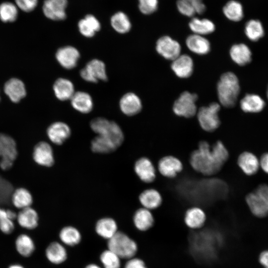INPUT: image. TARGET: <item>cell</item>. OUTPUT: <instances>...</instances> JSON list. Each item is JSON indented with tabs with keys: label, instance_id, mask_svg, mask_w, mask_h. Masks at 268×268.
<instances>
[{
	"label": "cell",
	"instance_id": "cell-1",
	"mask_svg": "<svg viewBox=\"0 0 268 268\" xmlns=\"http://www.w3.org/2000/svg\"><path fill=\"white\" fill-rule=\"evenodd\" d=\"M228 158V151L221 141L217 140L210 146L208 142L202 140L191 153L190 163L198 172L211 176L221 169Z\"/></svg>",
	"mask_w": 268,
	"mask_h": 268
},
{
	"label": "cell",
	"instance_id": "cell-2",
	"mask_svg": "<svg viewBox=\"0 0 268 268\" xmlns=\"http://www.w3.org/2000/svg\"><path fill=\"white\" fill-rule=\"evenodd\" d=\"M185 196L188 199L198 202L214 201L226 197L228 188L225 182L217 179H208L199 182H189L185 187Z\"/></svg>",
	"mask_w": 268,
	"mask_h": 268
},
{
	"label": "cell",
	"instance_id": "cell-3",
	"mask_svg": "<svg viewBox=\"0 0 268 268\" xmlns=\"http://www.w3.org/2000/svg\"><path fill=\"white\" fill-rule=\"evenodd\" d=\"M90 126L97 135L116 149L123 143L124 140V133L116 122L98 117L93 119Z\"/></svg>",
	"mask_w": 268,
	"mask_h": 268
},
{
	"label": "cell",
	"instance_id": "cell-4",
	"mask_svg": "<svg viewBox=\"0 0 268 268\" xmlns=\"http://www.w3.org/2000/svg\"><path fill=\"white\" fill-rule=\"evenodd\" d=\"M218 99L225 107H233L240 92L239 80L236 75L231 72L223 74L217 86Z\"/></svg>",
	"mask_w": 268,
	"mask_h": 268
},
{
	"label": "cell",
	"instance_id": "cell-5",
	"mask_svg": "<svg viewBox=\"0 0 268 268\" xmlns=\"http://www.w3.org/2000/svg\"><path fill=\"white\" fill-rule=\"evenodd\" d=\"M107 247L122 259L128 260L135 257L138 251L136 242L126 233L120 231L108 240Z\"/></svg>",
	"mask_w": 268,
	"mask_h": 268
},
{
	"label": "cell",
	"instance_id": "cell-6",
	"mask_svg": "<svg viewBox=\"0 0 268 268\" xmlns=\"http://www.w3.org/2000/svg\"><path fill=\"white\" fill-rule=\"evenodd\" d=\"M17 154L15 140L6 134L0 133V168L4 171L10 169Z\"/></svg>",
	"mask_w": 268,
	"mask_h": 268
},
{
	"label": "cell",
	"instance_id": "cell-7",
	"mask_svg": "<svg viewBox=\"0 0 268 268\" xmlns=\"http://www.w3.org/2000/svg\"><path fill=\"white\" fill-rule=\"evenodd\" d=\"M220 105L213 102L206 107L199 109L198 119L201 128L206 132H213L219 126L220 121L218 117Z\"/></svg>",
	"mask_w": 268,
	"mask_h": 268
},
{
	"label": "cell",
	"instance_id": "cell-8",
	"mask_svg": "<svg viewBox=\"0 0 268 268\" xmlns=\"http://www.w3.org/2000/svg\"><path fill=\"white\" fill-rule=\"evenodd\" d=\"M197 99L196 94L188 91L183 92L174 102V112L179 116L185 118L194 116L197 111L196 102Z\"/></svg>",
	"mask_w": 268,
	"mask_h": 268
},
{
	"label": "cell",
	"instance_id": "cell-9",
	"mask_svg": "<svg viewBox=\"0 0 268 268\" xmlns=\"http://www.w3.org/2000/svg\"><path fill=\"white\" fill-rule=\"evenodd\" d=\"M81 77L85 81L95 83L99 80L106 81L107 76L104 63L98 59L89 61L80 71Z\"/></svg>",
	"mask_w": 268,
	"mask_h": 268
},
{
	"label": "cell",
	"instance_id": "cell-10",
	"mask_svg": "<svg viewBox=\"0 0 268 268\" xmlns=\"http://www.w3.org/2000/svg\"><path fill=\"white\" fill-rule=\"evenodd\" d=\"M156 49L159 54L164 58L174 60L180 55L179 43L169 36H164L157 40Z\"/></svg>",
	"mask_w": 268,
	"mask_h": 268
},
{
	"label": "cell",
	"instance_id": "cell-11",
	"mask_svg": "<svg viewBox=\"0 0 268 268\" xmlns=\"http://www.w3.org/2000/svg\"><path fill=\"white\" fill-rule=\"evenodd\" d=\"M32 156L34 161L39 165L49 167L54 164L53 148L46 141H40L35 145Z\"/></svg>",
	"mask_w": 268,
	"mask_h": 268
},
{
	"label": "cell",
	"instance_id": "cell-12",
	"mask_svg": "<svg viewBox=\"0 0 268 268\" xmlns=\"http://www.w3.org/2000/svg\"><path fill=\"white\" fill-rule=\"evenodd\" d=\"M183 169V165L180 159L172 156L167 155L162 157L158 163V169L164 177L173 178Z\"/></svg>",
	"mask_w": 268,
	"mask_h": 268
},
{
	"label": "cell",
	"instance_id": "cell-13",
	"mask_svg": "<svg viewBox=\"0 0 268 268\" xmlns=\"http://www.w3.org/2000/svg\"><path fill=\"white\" fill-rule=\"evenodd\" d=\"M67 0H45L43 11L45 15L51 20H62L67 16Z\"/></svg>",
	"mask_w": 268,
	"mask_h": 268
},
{
	"label": "cell",
	"instance_id": "cell-14",
	"mask_svg": "<svg viewBox=\"0 0 268 268\" xmlns=\"http://www.w3.org/2000/svg\"><path fill=\"white\" fill-rule=\"evenodd\" d=\"M56 58L62 67L66 69H70L77 65L80 58V54L75 47L67 46L58 50Z\"/></svg>",
	"mask_w": 268,
	"mask_h": 268
},
{
	"label": "cell",
	"instance_id": "cell-15",
	"mask_svg": "<svg viewBox=\"0 0 268 268\" xmlns=\"http://www.w3.org/2000/svg\"><path fill=\"white\" fill-rule=\"evenodd\" d=\"M47 134L52 142L57 145H61L70 137L71 130L66 123L56 122L48 127Z\"/></svg>",
	"mask_w": 268,
	"mask_h": 268
},
{
	"label": "cell",
	"instance_id": "cell-16",
	"mask_svg": "<svg viewBox=\"0 0 268 268\" xmlns=\"http://www.w3.org/2000/svg\"><path fill=\"white\" fill-rule=\"evenodd\" d=\"M134 170L138 177L143 182L151 183L155 179V168L151 161L147 157L138 159L135 162Z\"/></svg>",
	"mask_w": 268,
	"mask_h": 268
},
{
	"label": "cell",
	"instance_id": "cell-17",
	"mask_svg": "<svg viewBox=\"0 0 268 268\" xmlns=\"http://www.w3.org/2000/svg\"><path fill=\"white\" fill-rule=\"evenodd\" d=\"M45 255L47 260L54 265H60L67 258L66 246L60 242L53 241L46 247Z\"/></svg>",
	"mask_w": 268,
	"mask_h": 268
},
{
	"label": "cell",
	"instance_id": "cell-18",
	"mask_svg": "<svg viewBox=\"0 0 268 268\" xmlns=\"http://www.w3.org/2000/svg\"><path fill=\"white\" fill-rule=\"evenodd\" d=\"M184 220L185 224L188 228L198 230L204 225L206 216L202 209L198 206H193L186 210Z\"/></svg>",
	"mask_w": 268,
	"mask_h": 268
},
{
	"label": "cell",
	"instance_id": "cell-19",
	"mask_svg": "<svg viewBox=\"0 0 268 268\" xmlns=\"http://www.w3.org/2000/svg\"><path fill=\"white\" fill-rule=\"evenodd\" d=\"M16 220L21 227L28 230L36 229L39 224L38 214L31 206L20 209Z\"/></svg>",
	"mask_w": 268,
	"mask_h": 268
},
{
	"label": "cell",
	"instance_id": "cell-20",
	"mask_svg": "<svg viewBox=\"0 0 268 268\" xmlns=\"http://www.w3.org/2000/svg\"><path fill=\"white\" fill-rule=\"evenodd\" d=\"M119 105L122 112L127 116L136 115L142 108V104L139 98L132 92L124 94L120 100Z\"/></svg>",
	"mask_w": 268,
	"mask_h": 268
},
{
	"label": "cell",
	"instance_id": "cell-21",
	"mask_svg": "<svg viewBox=\"0 0 268 268\" xmlns=\"http://www.w3.org/2000/svg\"><path fill=\"white\" fill-rule=\"evenodd\" d=\"M237 163L242 171L248 176L255 174L260 168L259 159L254 154L249 151H244L239 155Z\"/></svg>",
	"mask_w": 268,
	"mask_h": 268
},
{
	"label": "cell",
	"instance_id": "cell-22",
	"mask_svg": "<svg viewBox=\"0 0 268 268\" xmlns=\"http://www.w3.org/2000/svg\"><path fill=\"white\" fill-rule=\"evenodd\" d=\"M193 61L187 55H179L173 60L171 68L176 75L180 78H188L193 71Z\"/></svg>",
	"mask_w": 268,
	"mask_h": 268
},
{
	"label": "cell",
	"instance_id": "cell-23",
	"mask_svg": "<svg viewBox=\"0 0 268 268\" xmlns=\"http://www.w3.org/2000/svg\"><path fill=\"white\" fill-rule=\"evenodd\" d=\"M5 93L14 103L19 102L26 94L23 82L16 78H12L6 82L4 86Z\"/></svg>",
	"mask_w": 268,
	"mask_h": 268
},
{
	"label": "cell",
	"instance_id": "cell-24",
	"mask_svg": "<svg viewBox=\"0 0 268 268\" xmlns=\"http://www.w3.org/2000/svg\"><path fill=\"white\" fill-rule=\"evenodd\" d=\"M95 230L99 236L107 241L119 231L116 221L113 218L108 217L99 219L96 223Z\"/></svg>",
	"mask_w": 268,
	"mask_h": 268
},
{
	"label": "cell",
	"instance_id": "cell-25",
	"mask_svg": "<svg viewBox=\"0 0 268 268\" xmlns=\"http://www.w3.org/2000/svg\"><path fill=\"white\" fill-rule=\"evenodd\" d=\"M133 223L139 231L144 232L150 229L154 224V218L150 210L144 207L137 209L133 215Z\"/></svg>",
	"mask_w": 268,
	"mask_h": 268
},
{
	"label": "cell",
	"instance_id": "cell-26",
	"mask_svg": "<svg viewBox=\"0 0 268 268\" xmlns=\"http://www.w3.org/2000/svg\"><path fill=\"white\" fill-rule=\"evenodd\" d=\"M17 253L23 258H29L34 254L36 245L33 239L29 235L22 233L18 235L14 241Z\"/></svg>",
	"mask_w": 268,
	"mask_h": 268
},
{
	"label": "cell",
	"instance_id": "cell-27",
	"mask_svg": "<svg viewBox=\"0 0 268 268\" xmlns=\"http://www.w3.org/2000/svg\"><path fill=\"white\" fill-rule=\"evenodd\" d=\"M138 198L142 207L150 210L157 208L162 202L160 193L152 188L144 190L140 193Z\"/></svg>",
	"mask_w": 268,
	"mask_h": 268
},
{
	"label": "cell",
	"instance_id": "cell-28",
	"mask_svg": "<svg viewBox=\"0 0 268 268\" xmlns=\"http://www.w3.org/2000/svg\"><path fill=\"white\" fill-rule=\"evenodd\" d=\"M70 100L73 108L80 113H88L93 108L92 97L87 92H75Z\"/></svg>",
	"mask_w": 268,
	"mask_h": 268
},
{
	"label": "cell",
	"instance_id": "cell-29",
	"mask_svg": "<svg viewBox=\"0 0 268 268\" xmlns=\"http://www.w3.org/2000/svg\"><path fill=\"white\" fill-rule=\"evenodd\" d=\"M53 90L56 97L61 101L70 99L75 93L73 83L65 78H59L55 81Z\"/></svg>",
	"mask_w": 268,
	"mask_h": 268
},
{
	"label": "cell",
	"instance_id": "cell-30",
	"mask_svg": "<svg viewBox=\"0 0 268 268\" xmlns=\"http://www.w3.org/2000/svg\"><path fill=\"white\" fill-rule=\"evenodd\" d=\"M186 43L189 49L197 54H206L210 49L209 42L201 35H191L187 37Z\"/></svg>",
	"mask_w": 268,
	"mask_h": 268
},
{
	"label": "cell",
	"instance_id": "cell-31",
	"mask_svg": "<svg viewBox=\"0 0 268 268\" xmlns=\"http://www.w3.org/2000/svg\"><path fill=\"white\" fill-rule=\"evenodd\" d=\"M230 55L235 63L241 66L250 63L252 59L250 48L243 43L233 45L230 50Z\"/></svg>",
	"mask_w": 268,
	"mask_h": 268
},
{
	"label": "cell",
	"instance_id": "cell-32",
	"mask_svg": "<svg viewBox=\"0 0 268 268\" xmlns=\"http://www.w3.org/2000/svg\"><path fill=\"white\" fill-rule=\"evenodd\" d=\"M59 238L60 242L65 246L73 247L80 243L82 235L77 228L68 225L61 229L59 234Z\"/></svg>",
	"mask_w": 268,
	"mask_h": 268
},
{
	"label": "cell",
	"instance_id": "cell-33",
	"mask_svg": "<svg viewBox=\"0 0 268 268\" xmlns=\"http://www.w3.org/2000/svg\"><path fill=\"white\" fill-rule=\"evenodd\" d=\"M265 106L264 100L258 95L247 94L240 101L241 109L246 113H258Z\"/></svg>",
	"mask_w": 268,
	"mask_h": 268
},
{
	"label": "cell",
	"instance_id": "cell-34",
	"mask_svg": "<svg viewBox=\"0 0 268 268\" xmlns=\"http://www.w3.org/2000/svg\"><path fill=\"white\" fill-rule=\"evenodd\" d=\"M78 27L80 33L83 36L90 38L100 30L101 25L94 16L88 14L78 22Z\"/></svg>",
	"mask_w": 268,
	"mask_h": 268
},
{
	"label": "cell",
	"instance_id": "cell-35",
	"mask_svg": "<svg viewBox=\"0 0 268 268\" xmlns=\"http://www.w3.org/2000/svg\"><path fill=\"white\" fill-rule=\"evenodd\" d=\"M10 201L14 207L20 210L31 206L33 197L26 188H18L13 191Z\"/></svg>",
	"mask_w": 268,
	"mask_h": 268
},
{
	"label": "cell",
	"instance_id": "cell-36",
	"mask_svg": "<svg viewBox=\"0 0 268 268\" xmlns=\"http://www.w3.org/2000/svg\"><path fill=\"white\" fill-rule=\"evenodd\" d=\"M246 201L251 212L258 217H264L268 214V210L260 197L255 192L248 194Z\"/></svg>",
	"mask_w": 268,
	"mask_h": 268
},
{
	"label": "cell",
	"instance_id": "cell-37",
	"mask_svg": "<svg viewBox=\"0 0 268 268\" xmlns=\"http://www.w3.org/2000/svg\"><path fill=\"white\" fill-rule=\"evenodd\" d=\"M190 29L195 34L203 35L213 32L215 29L213 22L207 18L193 17L189 23Z\"/></svg>",
	"mask_w": 268,
	"mask_h": 268
},
{
	"label": "cell",
	"instance_id": "cell-38",
	"mask_svg": "<svg viewBox=\"0 0 268 268\" xmlns=\"http://www.w3.org/2000/svg\"><path fill=\"white\" fill-rule=\"evenodd\" d=\"M222 11L225 17L232 21H239L244 16L242 4L235 0H231L227 2L224 5Z\"/></svg>",
	"mask_w": 268,
	"mask_h": 268
},
{
	"label": "cell",
	"instance_id": "cell-39",
	"mask_svg": "<svg viewBox=\"0 0 268 268\" xmlns=\"http://www.w3.org/2000/svg\"><path fill=\"white\" fill-rule=\"evenodd\" d=\"M244 31L248 38L256 42L262 38L264 34V29L261 22L258 19H251L245 25Z\"/></svg>",
	"mask_w": 268,
	"mask_h": 268
},
{
	"label": "cell",
	"instance_id": "cell-40",
	"mask_svg": "<svg viewBox=\"0 0 268 268\" xmlns=\"http://www.w3.org/2000/svg\"><path fill=\"white\" fill-rule=\"evenodd\" d=\"M111 24L116 31L121 34L128 32L132 26L129 17L122 11H119L112 16Z\"/></svg>",
	"mask_w": 268,
	"mask_h": 268
},
{
	"label": "cell",
	"instance_id": "cell-41",
	"mask_svg": "<svg viewBox=\"0 0 268 268\" xmlns=\"http://www.w3.org/2000/svg\"><path fill=\"white\" fill-rule=\"evenodd\" d=\"M100 261L103 268H121L122 259L115 252L107 248L100 255Z\"/></svg>",
	"mask_w": 268,
	"mask_h": 268
},
{
	"label": "cell",
	"instance_id": "cell-42",
	"mask_svg": "<svg viewBox=\"0 0 268 268\" xmlns=\"http://www.w3.org/2000/svg\"><path fill=\"white\" fill-rule=\"evenodd\" d=\"M18 15L16 6L10 2H4L0 4V19L4 22L14 21Z\"/></svg>",
	"mask_w": 268,
	"mask_h": 268
},
{
	"label": "cell",
	"instance_id": "cell-43",
	"mask_svg": "<svg viewBox=\"0 0 268 268\" xmlns=\"http://www.w3.org/2000/svg\"><path fill=\"white\" fill-rule=\"evenodd\" d=\"M15 229L14 221L8 216L6 209L0 206V231L5 235L13 233Z\"/></svg>",
	"mask_w": 268,
	"mask_h": 268
},
{
	"label": "cell",
	"instance_id": "cell-44",
	"mask_svg": "<svg viewBox=\"0 0 268 268\" xmlns=\"http://www.w3.org/2000/svg\"><path fill=\"white\" fill-rule=\"evenodd\" d=\"M13 191L10 182L0 176V204L9 202Z\"/></svg>",
	"mask_w": 268,
	"mask_h": 268
},
{
	"label": "cell",
	"instance_id": "cell-45",
	"mask_svg": "<svg viewBox=\"0 0 268 268\" xmlns=\"http://www.w3.org/2000/svg\"><path fill=\"white\" fill-rule=\"evenodd\" d=\"M158 0H138V7L144 14H150L154 12L158 8Z\"/></svg>",
	"mask_w": 268,
	"mask_h": 268
},
{
	"label": "cell",
	"instance_id": "cell-46",
	"mask_svg": "<svg viewBox=\"0 0 268 268\" xmlns=\"http://www.w3.org/2000/svg\"><path fill=\"white\" fill-rule=\"evenodd\" d=\"M176 6L179 12L185 16L192 17L196 14L194 9L185 0H178Z\"/></svg>",
	"mask_w": 268,
	"mask_h": 268
},
{
	"label": "cell",
	"instance_id": "cell-47",
	"mask_svg": "<svg viewBox=\"0 0 268 268\" xmlns=\"http://www.w3.org/2000/svg\"><path fill=\"white\" fill-rule=\"evenodd\" d=\"M17 6L22 11L30 12L36 7L38 0H15Z\"/></svg>",
	"mask_w": 268,
	"mask_h": 268
},
{
	"label": "cell",
	"instance_id": "cell-48",
	"mask_svg": "<svg viewBox=\"0 0 268 268\" xmlns=\"http://www.w3.org/2000/svg\"><path fill=\"white\" fill-rule=\"evenodd\" d=\"M124 268H147V267L142 259L135 256L127 260Z\"/></svg>",
	"mask_w": 268,
	"mask_h": 268
},
{
	"label": "cell",
	"instance_id": "cell-49",
	"mask_svg": "<svg viewBox=\"0 0 268 268\" xmlns=\"http://www.w3.org/2000/svg\"><path fill=\"white\" fill-rule=\"evenodd\" d=\"M255 192L262 199L268 210V185L265 184H261Z\"/></svg>",
	"mask_w": 268,
	"mask_h": 268
},
{
	"label": "cell",
	"instance_id": "cell-50",
	"mask_svg": "<svg viewBox=\"0 0 268 268\" xmlns=\"http://www.w3.org/2000/svg\"><path fill=\"white\" fill-rule=\"evenodd\" d=\"M194 9L196 14H202L206 10V7L202 0H185Z\"/></svg>",
	"mask_w": 268,
	"mask_h": 268
},
{
	"label": "cell",
	"instance_id": "cell-51",
	"mask_svg": "<svg viewBox=\"0 0 268 268\" xmlns=\"http://www.w3.org/2000/svg\"><path fill=\"white\" fill-rule=\"evenodd\" d=\"M260 167L266 173L268 174V153L263 154L259 160Z\"/></svg>",
	"mask_w": 268,
	"mask_h": 268
},
{
	"label": "cell",
	"instance_id": "cell-52",
	"mask_svg": "<svg viewBox=\"0 0 268 268\" xmlns=\"http://www.w3.org/2000/svg\"><path fill=\"white\" fill-rule=\"evenodd\" d=\"M259 261L265 268H268V250L264 251L261 254Z\"/></svg>",
	"mask_w": 268,
	"mask_h": 268
},
{
	"label": "cell",
	"instance_id": "cell-53",
	"mask_svg": "<svg viewBox=\"0 0 268 268\" xmlns=\"http://www.w3.org/2000/svg\"><path fill=\"white\" fill-rule=\"evenodd\" d=\"M84 268H103L101 266L95 263H90L87 265Z\"/></svg>",
	"mask_w": 268,
	"mask_h": 268
},
{
	"label": "cell",
	"instance_id": "cell-54",
	"mask_svg": "<svg viewBox=\"0 0 268 268\" xmlns=\"http://www.w3.org/2000/svg\"><path fill=\"white\" fill-rule=\"evenodd\" d=\"M7 268H25L23 265L20 264L14 263L10 265Z\"/></svg>",
	"mask_w": 268,
	"mask_h": 268
},
{
	"label": "cell",
	"instance_id": "cell-55",
	"mask_svg": "<svg viewBox=\"0 0 268 268\" xmlns=\"http://www.w3.org/2000/svg\"><path fill=\"white\" fill-rule=\"evenodd\" d=\"M267 97H268V88H267Z\"/></svg>",
	"mask_w": 268,
	"mask_h": 268
}]
</instances>
